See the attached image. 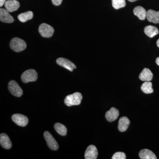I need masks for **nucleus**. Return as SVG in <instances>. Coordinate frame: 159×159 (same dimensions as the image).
<instances>
[{
    "label": "nucleus",
    "instance_id": "f8f14e48",
    "mask_svg": "<svg viewBox=\"0 0 159 159\" xmlns=\"http://www.w3.org/2000/svg\"><path fill=\"white\" fill-rule=\"evenodd\" d=\"M0 20L2 22L11 23L14 21V19L6 9H0Z\"/></svg>",
    "mask_w": 159,
    "mask_h": 159
},
{
    "label": "nucleus",
    "instance_id": "0eeeda50",
    "mask_svg": "<svg viewBox=\"0 0 159 159\" xmlns=\"http://www.w3.org/2000/svg\"><path fill=\"white\" fill-rule=\"evenodd\" d=\"M11 119L18 125L20 126H25L29 122V119L25 116L20 114L12 115Z\"/></svg>",
    "mask_w": 159,
    "mask_h": 159
},
{
    "label": "nucleus",
    "instance_id": "7ed1b4c3",
    "mask_svg": "<svg viewBox=\"0 0 159 159\" xmlns=\"http://www.w3.org/2000/svg\"><path fill=\"white\" fill-rule=\"evenodd\" d=\"M37 72L32 69H30L24 72L21 77L22 81L25 83L34 82L37 80Z\"/></svg>",
    "mask_w": 159,
    "mask_h": 159
},
{
    "label": "nucleus",
    "instance_id": "393cba45",
    "mask_svg": "<svg viewBox=\"0 0 159 159\" xmlns=\"http://www.w3.org/2000/svg\"><path fill=\"white\" fill-rule=\"evenodd\" d=\"M63 0H52L53 5L55 6H58L61 4Z\"/></svg>",
    "mask_w": 159,
    "mask_h": 159
},
{
    "label": "nucleus",
    "instance_id": "dca6fc26",
    "mask_svg": "<svg viewBox=\"0 0 159 159\" xmlns=\"http://www.w3.org/2000/svg\"><path fill=\"white\" fill-rule=\"evenodd\" d=\"M153 74L149 69L145 68L139 75V79L143 81H150L152 79Z\"/></svg>",
    "mask_w": 159,
    "mask_h": 159
},
{
    "label": "nucleus",
    "instance_id": "423d86ee",
    "mask_svg": "<svg viewBox=\"0 0 159 159\" xmlns=\"http://www.w3.org/2000/svg\"><path fill=\"white\" fill-rule=\"evenodd\" d=\"M44 137L47 142V145L50 149L55 151L58 149L59 146L57 142L49 132H45L44 133Z\"/></svg>",
    "mask_w": 159,
    "mask_h": 159
},
{
    "label": "nucleus",
    "instance_id": "a878e982",
    "mask_svg": "<svg viewBox=\"0 0 159 159\" xmlns=\"http://www.w3.org/2000/svg\"><path fill=\"white\" fill-rule=\"evenodd\" d=\"M6 0H0V6L2 7L3 5H5L6 3Z\"/></svg>",
    "mask_w": 159,
    "mask_h": 159
},
{
    "label": "nucleus",
    "instance_id": "1a4fd4ad",
    "mask_svg": "<svg viewBox=\"0 0 159 159\" xmlns=\"http://www.w3.org/2000/svg\"><path fill=\"white\" fill-rule=\"evenodd\" d=\"M98 155V150L96 146L90 145L88 147L84 153V158L86 159H96Z\"/></svg>",
    "mask_w": 159,
    "mask_h": 159
},
{
    "label": "nucleus",
    "instance_id": "20e7f679",
    "mask_svg": "<svg viewBox=\"0 0 159 159\" xmlns=\"http://www.w3.org/2000/svg\"><path fill=\"white\" fill-rule=\"evenodd\" d=\"M39 31L42 37L48 38L53 35L54 29L48 24H42L39 26Z\"/></svg>",
    "mask_w": 159,
    "mask_h": 159
},
{
    "label": "nucleus",
    "instance_id": "412c9836",
    "mask_svg": "<svg viewBox=\"0 0 159 159\" xmlns=\"http://www.w3.org/2000/svg\"><path fill=\"white\" fill-rule=\"evenodd\" d=\"M141 90L145 94H151L153 93L152 88V83L150 81H145L141 86Z\"/></svg>",
    "mask_w": 159,
    "mask_h": 159
},
{
    "label": "nucleus",
    "instance_id": "9b49d317",
    "mask_svg": "<svg viewBox=\"0 0 159 159\" xmlns=\"http://www.w3.org/2000/svg\"><path fill=\"white\" fill-rule=\"evenodd\" d=\"M20 6V3L16 0H8L5 4V8L9 12L16 11Z\"/></svg>",
    "mask_w": 159,
    "mask_h": 159
},
{
    "label": "nucleus",
    "instance_id": "6e6552de",
    "mask_svg": "<svg viewBox=\"0 0 159 159\" xmlns=\"http://www.w3.org/2000/svg\"><path fill=\"white\" fill-rule=\"evenodd\" d=\"M56 62L58 65L65 68L71 72H72L74 69H76L77 68L75 64L71 62L70 61L63 57H60L57 59Z\"/></svg>",
    "mask_w": 159,
    "mask_h": 159
},
{
    "label": "nucleus",
    "instance_id": "bb28decb",
    "mask_svg": "<svg viewBox=\"0 0 159 159\" xmlns=\"http://www.w3.org/2000/svg\"><path fill=\"white\" fill-rule=\"evenodd\" d=\"M156 62L157 64L159 66V57H158L157 58L156 60Z\"/></svg>",
    "mask_w": 159,
    "mask_h": 159
},
{
    "label": "nucleus",
    "instance_id": "4be33fe9",
    "mask_svg": "<svg viewBox=\"0 0 159 159\" xmlns=\"http://www.w3.org/2000/svg\"><path fill=\"white\" fill-rule=\"evenodd\" d=\"M54 129L56 132L60 135L66 136V135L67 129L64 125L60 123H56L54 125Z\"/></svg>",
    "mask_w": 159,
    "mask_h": 159
},
{
    "label": "nucleus",
    "instance_id": "5701e85b",
    "mask_svg": "<svg viewBox=\"0 0 159 159\" xmlns=\"http://www.w3.org/2000/svg\"><path fill=\"white\" fill-rule=\"evenodd\" d=\"M112 3L113 7L116 9L123 8L126 5L125 0H112Z\"/></svg>",
    "mask_w": 159,
    "mask_h": 159
},
{
    "label": "nucleus",
    "instance_id": "ddd939ff",
    "mask_svg": "<svg viewBox=\"0 0 159 159\" xmlns=\"http://www.w3.org/2000/svg\"><path fill=\"white\" fill-rule=\"evenodd\" d=\"M0 144L3 148L9 149L11 148L12 144L9 136L6 134L2 133L0 135Z\"/></svg>",
    "mask_w": 159,
    "mask_h": 159
},
{
    "label": "nucleus",
    "instance_id": "cd10ccee",
    "mask_svg": "<svg viewBox=\"0 0 159 159\" xmlns=\"http://www.w3.org/2000/svg\"><path fill=\"white\" fill-rule=\"evenodd\" d=\"M157 47L159 48V39L157 40Z\"/></svg>",
    "mask_w": 159,
    "mask_h": 159
},
{
    "label": "nucleus",
    "instance_id": "a211bd4d",
    "mask_svg": "<svg viewBox=\"0 0 159 159\" xmlns=\"http://www.w3.org/2000/svg\"><path fill=\"white\" fill-rule=\"evenodd\" d=\"M134 13L135 16L140 20H144L146 18L147 11L142 6H137L134 9Z\"/></svg>",
    "mask_w": 159,
    "mask_h": 159
},
{
    "label": "nucleus",
    "instance_id": "b1692460",
    "mask_svg": "<svg viewBox=\"0 0 159 159\" xmlns=\"http://www.w3.org/2000/svg\"><path fill=\"white\" fill-rule=\"evenodd\" d=\"M112 159H125L126 156L124 152H117L115 153L112 157Z\"/></svg>",
    "mask_w": 159,
    "mask_h": 159
},
{
    "label": "nucleus",
    "instance_id": "f257e3e1",
    "mask_svg": "<svg viewBox=\"0 0 159 159\" xmlns=\"http://www.w3.org/2000/svg\"><path fill=\"white\" fill-rule=\"evenodd\" d=\"M82 96L80 93H75L69 95L65 99L64 102L66 105L68 107L78 105L81 103Z\"/></svg>",
    "mask_w": 159,
    "mask_h": 159
},
{
    "label": "nucleus",
    "instance_id": "aec40b11",
    "mask_svg": "<svg viewBox=\"0 0 159 159\" xmlns=\"http://www.w3.org/2000/svg\"><path fill=\"white\" fill-rule=\"evenodd\" d=\"M33 17V13L31 11H27L19 15L18 19L21 22L25 23L27 21L32 19Z\"/></svg>",
    "mask_w": 159,
    "mask_h": 159
},
{
    "label": "nucleus",
    "instance_id": "f3484780",
    "mask_svg": "<svg viewBox=\"0 0 159 159\" xmlns=\"http://www.w3.org/2000/svg\"><path fill=\"white\" fill-rule=\"evenodd\" d=\"M139 156L142 159H157L156 156L151 151L147 149H142L139 153Z\"/></svg>",
    "mask_w": 159,
    "mask_h": 159
},
{
    "label": "nucleus",
    "instance_id": "6ab92c4d",
    "mask_svg": "<svg viewBox=\"0 0 159 159\" xmlns=\"http://www.w3.org/2000/svg\"><path fill=\"white\" fill-rule=\"evenodd\" d=\"M144 32L148 37H153L154 36L159 34L158 29L154 26L152 25L147 26L144 29Z\"/></svg>",
    "mask_w": 159,
    "mask_h": 159
},
{
    "label": "nucleus",
    "instance_id": "c85d7f7f",
    "mask_svg": "<svg viewBox=\"0 0 159 159\" xmlns=\"http://www.w3.org/2000/svg\"><path fill=\"white\" fill-rule=\"evenodd\" d=\"M128 1L130 2H134L137 1V0H128Z\"/></svg>",
    "mask_w": 159,
    "mask_h": 159
},
{
    "label": "nucleus",
    "instance_id": "9d476101",
    "mask_svg": "<svg viewBox=\"0 0 159 159\" xmlns=\"http://www.w3.org/2000/svg\"><path fill=\"white\" fill-rule=\"evenodd\" d=\"M119 111L115 107H111L105 114L106 119L109 122H112L116 120L119 116Z\"/></svg>",
    "mask_w": 159,
    "mask_h": 159
},
{
    "label": "nucleus",
    "instance_id": "4468645a",
    "mask_svg": "<svg viewBox=\"0 0 159 159\" xmlns=\"http://www.w3.org/2000/svg\"><path fill=\"white\" fill-rule=\"evenodd\" d=\"M146 18L148 21L154 24L159 23V11H156L154 10L149 9L147 11Z\"/></svg>",
    "mask_w": 159,
    "mask_h": 159
},
{
    "label": "nucleus",
    "instance_id": "2eb2a0df",
    "mask_svg": "<svg viewBox=\"0 0 159 159\" xmlns=\"http://www.w3.org/2000/svg\"><path fill=\"white\" fill-rule=\"evenodd\" d=\"M130 124V121L126 117H121L119 119L118 123V129L119 131L123 132L127 130L129 125Z\"/></svg>",
    "mask_w": 159,
    "mask_h": 159
},
{
    "label": "nucleus",
    "instance_id": "f03ea898",
    "mask_svg": "<svg viewBox=\"0 0 159 159\" xmlns=\"http://www.w3.org/2000/svg\"><path fill=\"white\" fill-rule=\"evenodd\" d=\"M10 47L11 50L16 52L22 51L27 47L25 42L19 38H14L11 40L10 43Z\"/></svg>",
    "mask_w": 159,
    "mask_h": 159
},
{
    "label": "nucleus",
    "instance_id": "39448f33",
    "mask_svg": "<svg viewBox=\"0 0 159 159\" xmlns=\"http://www.w3.org/2000/svg\"><path fill=\"white\" fill-rule=\"evenodd\" d=\"M8 89L10 93L15 97H20L23 95V90L14 80H11L9 82Z\"/></svg>",
    "mask_w": 159,
    "mask_h": 159
}]
</instances>
